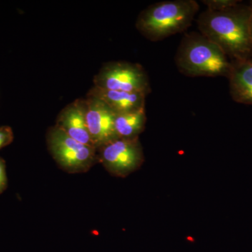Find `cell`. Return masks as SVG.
Here are the masks:
<instances>
[{
	"label": "cell",
	"instance_id": "5bb4252c",
	"mask_svg": "<svg viewBox=\"0 0 252 252\" xmlns=\"http://www.w3.org/2000/svg\"><path fill=\"white\" fill-rule=\"evenodd\" d=\"M7 187V177L6 172V163L4 159L0 157V194L6 190Z\"/></svg>",
	"mask_w": 252,
	"mask_h": 252
},
{
	"label": "cell",
	"instance_id": "ba28073f",
	"mask_svg": "<svg viewBox=\"0 0 252 252\" xmlns=\"http://www.w3.org/2000/svg\"><path fill=\"white\" fill-rule=\"evenodd\" d=\"M56 126L74 140L94 148L86 124L85 99H76L63 108Z\"/></svg>",
	"mask_w": 252,
	"mask_h": 252
},
{
	"label": "cell",
	"instance_id": "7c38bea8",
	"mask_svg": "<svg viewBox=\"0 0 252 252\" xmlns=\"http://www.w3.org/2000/svg\"><path fill=\"white\" fill-rule=\"evenodd\" d=\"M202 2L206 5L207 9L212 11H220L234 7L241 2L238 0H203Z\"/></svg>",
	"mask_w": 252,
	"mask_h": 252
},
{
	"label": "cell",
	"instance_id": "9c48e42d",
	"mask_svg": "<svg viewBox=\"0 0 252 252\" xmlns=\"http://www.w3.org/2000/svg\"><path fill=\"white\" fill-rule=\"evenodd\" d=\"M228 79L232 99L238 103L252 106V57L232 61Z\"/></svg>",
	"mask_w": 252,
	"mask_h": 252
},
{
	"label": "cell",
	"instance_id": "277c9868",
	"mask_svg": "<svg viewBox=\"0 0 252 252\" xmlns=\"http://www.w3.org/2000/svg\"><path fill=\"white\" fill-rule=\"evenodd\" d=\"M46 144L55 161L67 173H84L98 162L97 149L74 140L56 125L48 130Z\"/></svg>",
	"mask_w": 252,
	"mask_h": 252
},
{
	"label": "cell",
	"instance_id": "3957f363",
	"mask_svg": "<svg viewBox=\"0 0 252 252\" xmlns=\"http://www.w3.org/2000/svg\"><path fill=\"white\" fill-rule=\"evenodd\" d=\"M195 0L163 1L150 5L139 15L135 26L151 41L163 40L187 31L198 14Z\"/></svg>",
	"mask_w": 252,
	"mask_h": 252
},
{
	"label": "cell",
	"instance_id": "9a60e30c",
	"mask_svg": "<svg viewBox=\"0 0 252 252\" xmlns=\"http://www.w3.org/2000/svg\"><path fill=\"white\" fill-rule=\"evenodd\" d=\"M250 16H249V31H250V38L252 42V1H250Z\"/></svg>",
	"mask_w": 252,
	"mask_h": 252
},
{
	"label": "cell",
	"instance_id": "52a82bcc",
	"mask_svg": "<svg viewBox=\"0 0 252 252\" xmlns=\"http://www.w3.org/2000/svg\"><path fill=\"white\" fill-rule=\"evenodd\" d=\"M84 99L88 130L97 151L118 138L114 126L116 114L100 99L89 95Z\"/></svg>",
	"mask_w": 252,
	"mask_h": 252
},
{
	"label": "cell",
	"instance_id": "7a4b0ae2",
	"mask_svg": "<svg viewBox=\"0 0 252 252\" xmlns=\"http://www.w3.org/2000/svg\"><path fill=\"white\" fill-rule=\"evenodd\" d=\"M179 72L187 77L228 78L232 61L221 49L200 32L186 33L175 57Z\"/></svg>",
	"mask_w": 252,
	"mask_h": 252
},
{
	"label": "cell",
	"instance_id": "5b68a950",
	"mask_svg": "<svg viewBox=\"0 0 252 252\" xmlns=\"http://www.w3.org/2000/svg\"><path fill=\"white\" fill-rule=\"evenodd\" d=\"M94 86L107 90L139 93H151L147 73L140 64L112 61L105 63L95 74Z\"/></svg>",
	"mask_w": 252,
	"mask_h": 252
},
{
	"label": "cell",
	"instance_id": "8fae6325",
	"mask_svg": "<svg viewBox=\"0 0 252 252\" xmlns=\"http://www.w3.org/2000/svg\"><path fill=\"white\" fill-rule=\"evenodd\" d=\"M147 124L145 109L116 114L114 119L118 138L135 139L143 132Z\"/></svg>",
	"mask_w": 252,
	"mask_h": 252
},
{
	"label": "cell",
	"instance_id": "30bf717a",
	"mask_svg": "<svg viewBox=\"0 0 252 252\" xmlns=\"http://www.w3.org/2000/svg\"><path fill=\"white\" fill-rule=\"evenodd\" d=\"M87 95L100 99L115 114H121L145 109L147 94L107 90L93 86Z\"/></svg>",
	"mask_w": 252,
	"mask_h": 252
},
{
	"label": "cell",
	"instance_id": "8992f818",
	"mask_svg": "<svg viewBox=\"0 0 252 252\" xmlns=\"http://www.w3.org/2000/svg\"><path fill=\"white\" fill-rule=\"evenodd\" d=\"M98 162L110 175L124 177L140 168L144 161L139 138H117L97 150Z\"/></svg>",
	"mask_w": 252,
	"mask_h": 252
},
{
	"label": "cell",
	"instance_id": "4fadbf2b",
	"mask_svg": "<svg viewBox=\"0 0 252 252\" xmlns=\"http://www.w3.org/2000/svg\"><path fill=\"white\" fill-rule=\"evenodd\" d=\"M14 135L12 129L9 126L0 127V149L9 145L14 140Z\"/></svg>",
	"mask_w": 252,
	"mask_h": 252
},
{
	"label": "cell",
	"instance_id": "6da1fadb",
	"mask_svg": "<svg viewBox=\"0 0 252 252\" xmlns=\"http://www.w3.org/2000/svg\"><path fill=\"white\" fill-rule=\"evenodd\" d=\"M241 2L225 11L206 9L197 18L200 33L220 46L231 61L252 57L250 6Z\"/></svg>",
	"mask_w": 252,
	"mask_h": 252
}]
</instances>
